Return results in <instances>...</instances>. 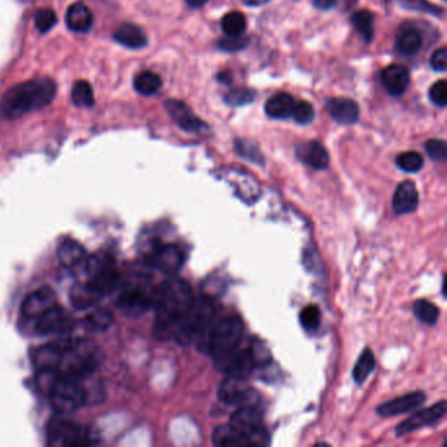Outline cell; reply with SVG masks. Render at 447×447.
Returning <instances> with one entry per match:
<instances>
[{"instance_id":"cell-1","label":"cell","mask_w":447,"mask_h":447,"mask_svg":"<svg viewBox=\"0 0 447 447\" xmlns=\"http://www.w3.org/2000/svg\"><path fill=\"white\" fill-rule=\"evenodd\" d=\"M193 299L192 287L180 278H168L156 287L152 309L155 310L154 335L158 340H172L178 322Z\"/></svg>"},{"instance_id":"cell-2","label":"cell","mask_w":447,"mask_h":447,"mask_svg":"<svg viewBox=\"0 0 447 447\" xmlns=\"http://www.w3.org/2000/svg\"><path fill=\"white\" fill-rule=\"evenodd\" d=\"M56 92L57 86L50 77H38L14 86L0 99V119H20L29 112L45 108L54 100Z\"/></svg>"},{"instance_id":"cell-3","label":"cell","mask_w":447,"mask_h":447,"mask_svg":"<svg viewBox=\"0 0 447 447\" xmlns=\"http://www.w3.org/2000/svg\"><path fill=\"white\" fill-rule=\"evenodd\" d=\"M217 316V306L208 297L194 298L189 309L181 316L172 340L185 346L201 343L214 324Z\"/></svg>"},{"instance_id":"cell-4","label":"cell","mask_w":447,"mask_h":447,"mask_svg":"<svg viewBox=\"0 0 447 447\" xmlns=\"http://www.w3.org/2000/svg\"><path fill=\"white\" fill-rule=\"evenodd\" d=\"M103 359V350L93 341L84 339L64 340L58 373L64 376L82 379L96 373Z\"/></svg>"},{"instance_id":"cell-5","label":"cell","mask_w":447,"mask_h":447,"mask_svg":"<svg viewBox=\"0 0 447 447\" xmlns=\"http://www.w3.org/2000/svg\"><path fill=\"white\" fill-rule=\"evenodd\" d=\"M270 352L261 343H251L247 346L241 343L231 352L214 358L215 369L231 376L245 378L263 366H268Z\"/></svg>"},{"instance_id":"cell-6","label":"cell","mask_w":447,"mask_h":447,"mask_svg":"<svg viewBox=\"0 0 447 447\" xmlns=\"http://www.w3.org/2000/svg\"><path fill=\"white\" fill-rule=\"evenodd\" d=\"M158 287V286H156ZM156 287L146 271H138L134 277L122 283L119 307L130 316H139L154 307Z\"/></svg>"},{"instance_id":"cell-7","label":"cell","mask_w":447,"mask_h":447,"mask_svg":"<svg viewBox=\"0 0 447 447\" xmlns=\"http://www.w3.org/2000/svg\"><path fill=\"white\" fill-rule=\"evenodd\" d=\"M244 337V324L238 316L231 315L213 324L205 339L198 343L211 357H219L239 346Z\"/></svg>"},{"instance_id":"cell-8","label":"cell","mask_w":447,"mask_h":447,"mask_svg":"<svg viewBox=\"0 0 447 447\" xmlns=\"http://www.w3.org/2000/svg\"><path fill=\"white\" fill-rule=\"evenodd\" d=\"M54 411L60 415H70L87 404V395L82 379L60 375L49 392Z\"/></svg>"},{"instance_id":"cell-9","label":"cell","mask_w":447,"mask_h":447,"mask_svg":"<svg viewBox=\"0 0 447 447\" xmlns=\"http://www.w3.org/2000/svg\"><path fill=\"white\" fill-rule=\"evenodd\" d=\"M86 282L103 297L113 293L119 286V273L114 260L108 254H96L84 261Z\"/></svg>"},{"instance_id":"cell-10","label":"cell","mask_w":447,"mask_h":447,"mask_svg":"<svg viewBox=\"0 0 447 447\" xmlns=\"http://www.w3.org/2000/svg\"><path fill=\"white\" fill-rule=\"evenodd\" d=\"M47 445L53 447L86 446L90 444V433L74 421L63 418H53L47 425Z\"/></svg>"},{"instance_id":"cell-11","label":"cell","mask_w":447,"mask_h":447,"mask_svg":"<svg viewBox=\"0 0 447 447\" xmlns=\"http://www.w3.org/2000/svg\"><path fill=\"white\" fill-rule=\"evenodd\" d=\"M218 398L230 407L257 405L260 400L258 392L247 383L245 378L231 375H227V378L221 383L218 388Z\"/></svg>"},{"instance_id":"cell-12","label":"cell","mask_w":447,"mask_h":447,"mask_svg":"<svg viewBox=\"0 0 447 447\" xmlns=\"http://www.w3.org/2000/svg\"><path fill=\"white\" fill-rule=\"evenodd\" d=\"M211 441L215 446L219 447L268 446L269 435L267 431L257 434L240 432L228 424L215 428L211 435Z\"/></svg>"},{"instance_id":"cell-13","label":"cell","mask_w":447,"mask_h":447,"mask_svg":"<svg viewBox=\"0 0 447 447\" xmlns=\"http://www.w3.org/2000/svg\"><path fill=\"white\" fill-rule=\"evenodd\" d=\"M445 413H446V402L441 400V402H435V404H433L432 407L420 409L411 418L400 422L395 431V434L398 437H402L405 434L415 432L421 428L431 426L444 418Z\"/></svg>"},{"instance_id":"cell-14","label":"cell","mask_w":447,"mask_h":447,"mask_svg":"<svg viewBox=\"0 0 447 447\" xmlns=\"http://www.w3.org/2000/svg\"><path fill=\"white\" fill-rule=\"evenodd\" d=\"M149 265L168 276H175L184 264V254L175 244H163L149 254Z\"/></svg>"},{"instance_id":"cell-15","label":"cell","mask_w":447,"mask_h":447,"mask_svg":"<svg viewBox=\"0 0 447 447\" xmlns=\"http://www.w3.org/2000/svg\"><path fill=\"white\" fill-rule=\"evenodd\" d=\"M57 304V295L51 287H40L30 293L21 304V316L24 320L34 322L50 307Z\"/></svg>"},{"instance_id":"cell-16","label":"cell","mask_w":447,"mask_h":447,"mask_svg":"<svg viewBox=\"0 0 447 447\" xmlns=\"http://www.w3.org/2000/svg\"><path fill=\"white\" fill-rule=\"evenodd\" d=\"M165 106L169 117L173 119L182 130L188 133H201L208 129V125L198 119L185 103L171 99L165 101Z\"/></svg>"},{"instance_id":"cell-17","label":"cell","mask_w":447,"mask_h":447,"mask_svg":"<svg viewBox=\"0 0 447 447\" xmlns=\"http://www.w3.org/2000/svg\"><path fill=\"white\" fill-rule=\"evenodd\" d=\"M34 329L40 335H50V333H60L63 330L71 328V319L64 310L54 304L46 313L37 317L34 322Z\"/></svg>"},{"instance_id":"cell-18","label":"cell","mask_w":447,"mask_h":447,"mask_svg":"<svg viewBox=\"0 0 447 447\" xmlns=\"http://www.w3.org/2000/svg\"><path fill=\"white\" fill-rule=\"evenodd\" d=\"M425 400H426V395L422 391H415V392L402 395L400 398H396L389 402L380 404L378 407L376 412L382 418L399 416V415L407 413L412 409H416L418 407L422 405Z\"/></svg>"},{"instance_id":"cell-19","label":"cell","mask_w":447,"mask_h":447,"mask_svg":"<svg viewBox=\"0 0 447 447\" xmlns=\"http://www.w3.org/2000/svg\"><path fill=\"white\" fill-rule=\"evenodd\" d=\"M230 425L240 432L248 434H257L265 431L263 428V415L257 405L238 407V409L230 418Z\"/></svg>"},{"instance_id":"cell-20","label":"cell","mask_w":447,"mask_h":447,"mask_svg":"<svg viewBox=\"0 0 447 447\" xmlns=\"http://www.w3.org/2000/svg\"><path fill=\"white\" fill-rule=\"evenodd\" d=\"M64 341L46 343L36 348L32 354V362L36 370H57L63 354Z\"/></svg>"},{"instance_id":"cell-21","label":"cell","mask_w":447,"mask_h":447,"mask_svg":"<svg viewBox=\"0 0 447 447\" xmlns=\"http://www.w3.org/2000/svg\"><path fill=\"white\" fill-rule=\"evenodd\" d=\"M392 206L398 215H405L416 211L418 206V192L416 185L412 181H402L398 186L392 198Z\"/></svg>"},{"instance_id":"cell-22","label":"cell","mask_w":447,"mask_h":447,"mask_svg":"<svg viewBox=\"0 0 447 447\" xmlns=\"http://www.w3.org/2000/svg\"><path fill=\"white\" fill-rule=\"evenodd\" d=\"M382 82L389 95L402 96L411 82L409 70L402 64H391L383 70Z\"/></svg>"},{"instance_id":"cell-23","label":"cell","mask_w":447,"mask_h":447,"mask_svg":"<svg viewBox=\"0 0 447 447\" xmlns=\"http://www.w3.org/2000/svg\"><path fill=\"white\" fill-rule=\"evenodd\" d=\"M57 258L63 268L74 269L84 264L87 254L79 241L67 238L60 241L57 248Z\"/></svg>"},{"instance_id":"cell-24","label":"cell","mask_w":447,"mask_h":447,"mask_svg":"<svg viewBox=\"0 0 447 447\" xmlns=\"http://www.w3.org/2000/svg\"><path fill=\"white\" fill-rule=\"evenodd\" d=\"M297 156L313 169H326L329 165L328 151L317 141H310L297 149Z\"/></svg>"},{"instance_id":"cell-25","label":"cell","mask_w":447,"mask_h":447,"mask_svg":"<svg viewBox=\"0 0 447 447\" xmlns=\"http://www.w3.org/2000/svg\"><path fill=\"white\" fill-rule=\"evenodd\" d=\"M329 116L341 125H353L359 117V106L352 99L337 97L328 101Z\"/></svg>"},{"instance_id":"cell-26","label":"cell","mask_w":447,"mask_h":447,"mask_svg":"<svg viewBox=\"0 0 447 447\" xmlns=\"http://www.w3.org/2000/svg\"><path fill=\"white\" fill-rule=\"evenodd\" d=\"M92 23L93 16L84 3L77 1L69 7L66 12V24L69 29L76 33H87L92 27Z\"/></svg>"},{"instance_id":"cell-27","label":"cell","mask_w":447,"mask_h":447,"mask_svg":"<svg viewBox=\"0 0 447 447\" xmlns=\"http://www.w3.org/2000/svg\"><path fill=\"white\" fill-rule=\"evenodd\" d=\"M114 40L128 49H142L147 45V36L138 25L125 23L114 32Z\"/></svg>"},{"instance_id":"cell-28","label":"cell","mask_w":447,"mask_h":447,"mask_svg":"<svg viewBox=\"0 0 447 447\" xmlns=\"http://www.w3.org/2000/svg\"><path fill=\"white\" fill-rule=\"evenodd\" d=\"M100 298H103V295L99 294L90 283L86 281L76 283L70 291L71 304L77 310H88L93 307Z\"/></svg>"},{"instance_id":"cell-29","label":"cell","mask_w":447,"mask_h":447,"mask_svg":"<svg viewBox=\"0 0 447 447\" xmlns=\"http://www.w3.org/2000/svg\"><path fill=\"white\" fill-rule=\"evenodd\" d=\"M294 99L289 93H277L265 103V113L270 119H285L291 116L294 108Z\"/></svg>"},{"instance_id":"cell-30","label":"cell","mask_w":447,"mask_h":447,"mask_svg":"<svg viewBox=\"0 0 447 447\" xmlns=\"http://www.w3.org/2000/svg\"><path fill=\"white\" fill-rule=\"evenodd\" d=\"M421 46L422 37L416 28L402 27V29L399 30L396 36V49L400 54L407 57L415 56L420 51Z\"/></svg>"},{"instance_id":"cell-31","label":"cell","mask_w":447,"mask_h":447,"mask_svg":"<svg viewBox=\"0 0 447 447\" xmlns=\"http://www.w3.org/2000/svg\"><path fill=\"white\" fill-rule=\"evenodd\" d=\"M113 315L105 309H97L83 319L84 328L90 332H104L113 324Z\"/></svg>"},{"instance_id":"cell-32","label":"cell","mask_w":447,"mask_h":447,"mask_svg":"<svg viewBox=\"0 0 447 447\" xmlns=\"http://www.w3.org/2000/svg\"><path fill=\"white\" fill-rule=\"evenodd\" d=\"M352 24L362 40L370 44L374 38V16L370 11L362 10L352 16Z\"/></svg>"},{"instance_id":"cell-33","label":"cell","mask_w":447,"mask_h":447,"mask_svg":"<svg viewBox=\"0 0 447 447\" xmlns=\"http://www.w3.org/2000/svg\"><path fill=\"white\" fill-rule=\"evenodd\" d=\"M375 369V357L374 353L366 348L358 358L357 363L353 369V379L357 385H362Z\"/></svg>"},{"instance_id":"cell-34","label":"cell","mask_w":447,"mask_h":447,"mask_svg":"<svg viewBox=\"0 0 447 447\" xmlns=\"http://www.w3.org/2000/svg\"><path fill=\"white\" fill-rule=\"evenodd\" d=\"M162 87L160 76L151 71L141 73L134 79V88L138 93L143 96H151L156 93Z\"/></svg>"},{"instance_id":"cell-35","label":"cell","mask_w":447,"mask_h":447,"mask_svg":"<svg viewBox=\"0 0 447 447\" xmlns=\"http://www.w3.org/2000/svg\"><path fill=\"white\" fill-rule=\"evenodd\" d=\"M413 313L421 323L428 326H434L439 317L438 307L426 299H420L413 304Z\"/></svg>"},{"instance_id":"cell-36","label":"cell","mask_w":447,"mask_h":447,"mask_svg":"<svg viewBox=\"0 0 447 447\" xmlns=\"http://www.w3.org/2000/svg\"><path fill=\"white\" fill-rule=\"evenodd\" d=\"M245 28H247L245 16L237 11L227 14L222 20V29L226 33V36L239 37L244 33Z\"/></svg>"},{"instance_id":"cell-37","label":"cell","mask_w":447,"mask_h":447,"mask_svg":"<svg viewBox=\"0 0 447 447\" xmlns=\"http://www.w3.org/2000/svg\"><path fill=\"white\" fill-rule=\"evenodd\" d=\"M71 99L76 106H92L95 103V96L90 83L86 80H77L71 90Z\"/></svg>"},{"instance_id":"cell-38","label":"cell","mask_w":447,"mask_h":447,"mask_svg":"<svg viewBox=\"0 0 447 447\" xmlns=\"http://www.w3.org/2000/svg\"><path fill=\"white\" fill-rule=\"evenodd\" d=\"M396 165L408 173H416L424 167V158L416 151L402 152L396 158Z\"/></svg>"},{"instance_id":"cell-39","label":"cell","mask_w":447,"mask_h":447,"mask_svg":"<svg viewBox=\"0 0 447 447\" xmlns=\"http://www.w3.org/2000/svg\"><path fill=\"white\" fill-rule=\"evenodd\" d=\"M235 149L240 156H243L244 159L252 162L254 165H264V156L260 152L258 147H256L254 143L248 142V141H243V139H238L235 142Z\"/></svg>"},{"instance_id":"cell-40","label":"cell","mask_w":447,"mask_h":447,"mask_svg":"<svg viewBox=\"0 0 447 447\" xmlns=\"http://www.w3.org/2000/svg\"><path fill=\"white\" fill-rule=\"evenodd\" d=\"M300 324L306 330H316L320 326L322 315H320V309L316 304H309L306 306L302 313H300Z\"/></svg>"},{"instance_id":"cell-41","label":"cell","mask_w":447,"mask_h":447,"mask_svg":"<svg viewBox=\"0 0 447 447\" xmlns=\"http://www.w3.org/2000/svg\"><path fill=\"white\" fill-rule=\"evenodd\" d=\"M256 97V92L251 88L239 87L230 90L226 95V103L231 106H241V105L252 103Z\"/></svg>"},{"instance_id":"cell-42","label":"cell","mask_w":447,"mask_h":447,"mask_svg":"<svg viewBox=\"0 0 447 447\" xmlns=\"http://www.w3.org/2000/svg\"><path fill=\"white\" fill-rule=\"evenodd\" d=\"M34 24L41 33H46L57 24V15L51 8H41L34 15Z\"/></svg>"},{"instance_id":"cell-43","label":"cell","mask_w":447,"mask_h":447,"mask_svg":"<svg viewBox=\"0 0 447 447\" xmlns=\"http://www.w3.org/2000/svg\"><path fill=\"white\" fill-rule=\"evenodd\" d=\"M291 116L300 125H309L313 121L315 110H313V105L310 104L309 101L300 100V101L294 104Z\"/></svg>"},{"instance_id":"cell-44","label":"cell","mask_w":447,"mask_h":447,"mask_svg":"<svg viewBox=\"0 0 447 447\" xmlns=\"http://www.w3.org/2000/svg\"><path fill=\"white\" fill-rule=\"evenodd\" d=\"M402 7L408 8V10H413V11H421V12H426V14H433V15L441 16L444 14V10L434 5L432 3H429L428 0H402Z\"/></svg>"},{"instance_id":"cell-45","label":"cell","mask_w":447,"mask_h":447,"mask_svg":"<svg viewBox=\"0 0 447 447\" xmlns=\"http://www.w3.org/2000/svg\"><path fill=\"white\" fill-rule=\"evenodd\" d=\"M425 149H426L429 158L434 162H441V160L446 159L447 146L444 141L431 139L425 143Z\"/></svg>"},{"instance_id":"cell-46","label":"cell","mask_w":447,"mask_h":447,"mask_svg":"<svg viewBox=\"0 0 447 447\" xmlns=\"http://www.w3.org/2000/svg\"><path fill=\"white\" fill-rule=\"evenodd\" d=\"M429 97L432 103L439 108H445L447 105V86L445 80H439L434 83L429 90Z\"/></svg>"},{"instance_id":"cell-47","label":"cell","mask_w":447,"mask_h":447,"mask_svg":"<svg viewBox=\"0 0 447 447\" xmlns=\"http://www.w3.org/2000/svg\"><path fill=\"white\" fill-rule=\"evenodd\" d=\"M247 40L245 38H241L240 36L239 37H230V36H226L222 40H219L218 43V46L221 50L224 51H227V53H234V51H238V50H241L247 46Z\"/></svg>"},{"instance_id":"cell-48","label":"cell","mask_w":447,"mask_h":447,"mask_svg":"<svg viewBox=\"0 0 447 447\" xmlns=\"http://www.w3.org/2000/svg\"><path fill=\"white\" fill-rule=\"evenodd\" d=\"M431 64L435 71H446L447 69V49L441 47L437 51H434Z\"/></svg>"},{"instance_id":"cell-49","label":"cell","mask_w":447,"mask_h":447,"mask_svg":"<svg viewBox=\"0 0 447 447\" xmlns=\"http://www.w3.org/2000/svg\"><path fill=\"white\" fill-rule=\"evenodd\" d=\"M336 3L337 0H313V5L323 11H328L332 7L336 5Z\"/></svg>"},{"instance_id":"cell-50","label":"cell","mask_w":447,"mask_h":447,"mask_svg":"<svg viewBox=\"0 0 447 447\" xmlns=\"http://www.w3.org/2000/svg\"><path fill=\"white\" fill-rule=\"evenodd\" d=\"M188 3V5L193 7V8H200L202 5H205L209 0H185Z\"/></svg>"},{"instance_id":"cell-51","label":"cell","mask_w":447,"mask_h":447,"mask_svg":"<svg viewBox=\"0 0 447 447\" xmlns=\"http://www.w3.org/2000/svg\"><path fill=\"white\" fill-rule=\"evenodd\" d=\"M218 80L219 82H222V83H230L231 82V75H230V73H221V74L218 75Z\"/></svg>"},{"instance_id":"cell-52","label":"cell","mask_w":447,"mask_h":447,"mask_svg":"<svg viewBox=\"0 0 447 447\" xmlns=\"http://www.w3.org/2000/svg\"><path fill=\"white\" fill-rule=\"evenodd\" d=\"M245 4L248 5H260V4H264L267 3L269 0H243Z\"/></svg>"}]
</instances>
